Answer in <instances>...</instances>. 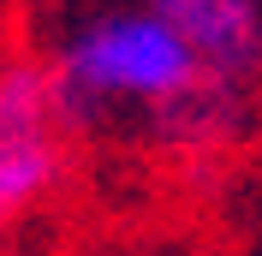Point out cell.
Listing matches in <instances>:
<instances>
[{
  "label": "cell",
  "instance_id": "cell-5",
  "mask_svg": "<svg viewBox=\"0 0 262 256\" xmlns=\"http://www.w3.org/2000/svg\"><path fill=\"white\" fill-rule=\"evenodd\" d=\"M6 60H12V54H0V72H6Z\"/></svg>",
  "mask_w": 262,
  "mask_h": 256
},
{
  "label": "cell",
  "instance_id": "cell-1",
  "mask_svg": "<svg viewBox=\"0 0 262 256\" xmlns=\"http://www.w3.org/2000/svg\"><path fill=\"white\" fill-rule=\"evenodd\" d=\"M203 78L196 54L143 6L83 18L48 60V113L60 137H83L107 119V108H161Z\"/></svg>",
  "mask_w": 262,
  "mask_h": 256
},
{
  "label": "cell",
  "instance_id": "cell-3",
  "mask_svg": "<svg viewBox=\"0 0 262 256\" xmlns=\"http://www.w3.org/2000/svg\"><path fill=\"white\" fill-rule=\"evenodd\" d=\"M149 137L167 149V155L185 161H227L232 149L250 137L256 125V108H250V83H232V78H214L203 72L196 83H185L173 101L149 108Z\"/></svg>",
  "mask_w": 262,
  "mask_h": 256
},
{
  "label": "cell",
  "instance_id": "cell-2",
  "mask_svg": "<svg viewBox=\"0 0 262 256\" xmlns=\"http://www.w3.org/2000/svg\"><path fill=\"white\" fill-rule=\"evenodd\" d=\"M60 131L48 113V66L6 60L0 72V221H18L60 179Z\"/></svg>",
  "mask_w": 262,
  "mask_h": 256
},
{
  "label": "cell",
  "instance_id": "cell-4",
  "mask_svg": "<svg viewBox=\"0 0 262 256\" xmlns=\"http://www.w3.org/2000/svg\"><path fill=\"white\" fill-rule=\"evenodd\" d=\"M196 54L203 72L232 83L262 78V0H137Z\"/></svg>",
  "mask_w": 262,
  "mask_h": 256
}]
</instances>
